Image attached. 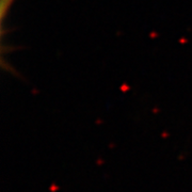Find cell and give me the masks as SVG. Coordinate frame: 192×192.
Returning a JSON list of instances; mask_svg holds the SVG:
<instances>
[{
    "instance_id": "1",
    "label": "cell",
    "mask_w": 192,
    "mask_h": 192,
    "mask_svg": "<svg viewBox=\"0 0 192 192\" xmlns=\"http://www.w3.org/2000/svg\"><path fill=\"white\" fill-rule=\"evenodd\" d=\"M14 0H1V19H4L6 13H8V10L10 9L11 4L13 3Z\"/></svg>"
}]
</instances>
